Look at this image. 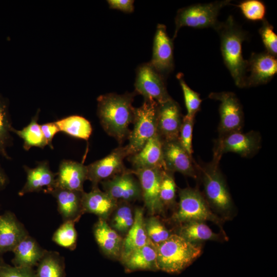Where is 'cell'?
<instances>
[{"label":"cell","mask_w":277,"mask_h":277,"mask_svg":"<svg viewBox=\"0 0 277 277\" xmlns=\"http://www.w3.org/2000/svg\"><path fill=\"white\" fill-rule=\"evenodd\" d=\"M245 87L269 82L277 73V60L268 53H253L247 60Z\"/></svg>","instance_id":"15"},{"label":"cell","mask_w":277,"mask_h":277,"mask_svg":"<svg viewBox=\"0 0 277 277\" xmlns=\"http://www.w3.org/2000/svg\"><path fill=\"white\" fill-rule=\"evenodd\" d=\"M126 270H159L156 247L151 241L132 252L123 261Z\"/></svg>","instance_id":"27"},{"label":"cell","mask_w":277,"mask_h":277,"mask_svg":"<svg viewBox=\"0 0 277 277\" xmlns=\"http://www.w3.org/2000/svg\"><path fill=\"white\" fill-rule=\"evenodd\" d=\"M261 147V136L259 132L247 133L238 131L220 136L214 143L213 161L219 163L225 153L233 152L242 157H250Z\"/></svg>","instance_id":"8"},{"label":"cell","mask_w":277,"mask_h":277,"mask_svg":"<svg viewBox=\"0 0 277 277\" xmlns=\"http://www.w3.org/2000/svg\"><path fill=\"white\" fill-rule=\"evenodd\" d=\"M134 175L132 170L126 169L101 183L104 191L114 200L129 202L142 197L140 184Z\"/></svg>","instance_id":"14"},{"label":"cell","mask_w":277,"mask_h":277,"mask_svg":"<svg viewBox=\"0 0 277 277\" xmlns=\"http://www.w3.org/2000/svg\"><path fill=\"white\" fill-rule=\"evenodd\" d=\"M159 104L153 100H145L143 105L135 108L133 128L125 146L129 156L138 152L157 133Z\"/></svg>","instance_id":"6"},{"label":"cell","mask_w":277,"mask_h":277,"mask_svg":"<svg viewBox=\"0 0 277 277\" xmlns=\"http://www.w3.org/2000/svg\"><path fill=\"white\" fill-rule=\"evenodd\" d=\"M183 76L182 73H179L176 77L183 91L187 109L186 115L190 117H195V114L201 109L202 100L200 98V94L187 85Z\"/></svg>","instance_id":"37"},{"label":"cell","mask_w":277,"mask_h":277,"mask_svg":"<svg viewBox=\"0 0 277 277\" xmlns=\"http://www.w3.org/2000/svg\"><path fill=\"white\" fill-rule=\"evenodd\" d=\"M109 7L127 13L134 10V1L132 0H109L107 1Z\"/></svg>","instance_id":"43"},{"label":"cell","mask_w":277,"mask_h":277,"mask_svg":"<svg viewBox=\"0 0 277 277\" xmlns=\"http://www.w3.org/2000/svg\"><path fill=\"white\" fill-rule=\"evenodd\" d=\"M28 233L11 212L0 215V252L12 251Z\"/></svg>","instance_id":"24"},{"label":"cell","mask_w":277,"mask_h":277,"mask_svg":"<svg viewBox=\"0 0 277 277\" xmlns=\"http://www.w3.org/2000/svg\"><path fill=\"white\" fill-rule=\"evenodd\" d=\"M159 168H144L132 170L138 179L142 191V197L148 211L151 215L163 213L164 207L160 196L163 171Z\"/></svg>","instance_id":"11"},{"label":"cell","mask_w":277,"mask_h":277,"mask_svg":"<svg viewBox=\"0 0 277 277\" xmlns=\"http://www.w3.org/2000/svg\"><path fill=\"white\" fill-rule=\"evenodd\" d=\"M60 131L75 138L88 140L92 131L89 121L78 115H71L54 122Z\"/></svg>","instance_id":"29"},{"label":"cell","mask_w":277,"mask_h":277,"mask_svg":"<svg viewBox=\"0 0 277 277\" xmlns=\"http://www.w3.org/2000/svg\"><path fill=\"white\" fill-rule=\"evenodd\" d=\"M163 157L166 170L197 179L196 162L181 144L179 138L163 141Z\"/></svg>","instance_id":"13"},{"label":"cell","mask_w":277,"mask_h":277,"mask_svg":"<svg viewBox=\"0 0 277 277\" xmlns=\"http://www.w3.org/2000/svg\"><path fill=\"white\" fill-rule=\"evenodd\" d=\"M238 7L248 20L256 21L265 19L266 12V6L259 0H247L241 2Z\"/></svg>","instance_id":"38"},{"label":"cell","mask_w":277,"mask_h":277,"mask_svg":"<svg viewBox=\"0 0 277 277\" xmlns=\"http://www.w3.org/2000/svg\"><path fill=\"white\" fill-rule=\"evenodd\" d=\"M194 122V117L186 115L183 116L179 136L181 144L191 156L193 153L192 141Z\"/></svg>","instance_id":"40"},{"label":"cell","mask_w":277,"mask_h":277,"mask_svg":"<svg viewBox=\"0 0 277 277\" xmlns=\"http://www.w3.org/2000/svg\"><path fill=\"white\" fill-rule=\"evenodd\" d=\"M128 156L125 146H120L106 156L86 166L87 180L91 181L92 187L125 171L124 160Z\"/></svg>","instance_id":"12"},{"label":"cell","mask_w":277,"mask_h":277,"mask_svg":"<svg viewBox=\"0 0 277 277\" xmlns=\"http://www.w3.org/2000/svg\"><path fill=\"white\" fill-rule=\"evenodd\" d=\"M75 221H67L57 229L52 236V241L58 245L73 250L76 245L77 232L74 227Z\"/></svg>","instance_id":"33"},{"label":"cell","mask_w":277,"mask_h":277,"mask_svg":"<svg viewBox=\"0 0 277 277\" xmlns=\"http://www.w3.org/2000/svg\"><path fill=\"white\" fill-rule=\"evenodd\" d=\"M134 222V216L128 202H121L116 207L111 222V227L117 232H127Z\"/></svg>","instance_id":"34"},{"label":"cell","mask_w":277,"mask_h":277,"mask_svg":"<svg viewBox=\"0 0 277 277\" xmlns=\"http://www.w3.org/2000/svg\"><path fill=\"white\" fill-rule=\"evenodd\" d=\"M164 77L173 69V44L164 25L158 24L154 35L152 59L149 63Z\"/></svg>","instance_id":"16"},{"label":"cell","mask_w":277,"mask_h":277,"mask_svg":"<svg viewBox=\"0 0 277 277\" xmlns=\"http://www.w3.org/2000/svg\"><path fill=\"white\" fill-rule=\"evenodd\" d=\"M143 209L137 208L134 211V222L123 241L120 256L123 261L132 252L147 244L149 240L145 227Z\"/></svg>","instance_id":"25"},{"label":"cell","mask_w":277,"mask_h":277,"mask_svg":"<svg viewBox=\"0 0 277 277\" xmlns=\"http://www.w3.org/2000/svg\"><path fill=\"white\" fill-rule=\"evenodd\" d=\"M176 186L173 173L164 169L160 187V196L164 208L175 204Z\"/></svg>","instance_id":"36"},{"label":"cell","mask_w":277,"mask_h":277,"mask_svg":"<svg viewBox=\"0 0 277 277\" xmlns=\"http://www.w3.org/2000/svg\"><path fill=\"white\" fill-rule=\"evenodd\" d=\"M12 127L7 102L0 94V155L8 160L11 157L7 150L12 143Z\"/></svg>","instance_id":"32"},{"label":"cell","mask_w":277,"mask_h":277,"mask_svg":"<svg viewBox=\"0 0 277 277\" xmlns=\"http://www.w3.org/2000/svg\"><path fill=\"white\" fill-rule=\"evenodd\" d=\"M180 225L177 234L191 243L222 240V235L213 232L204 222L191 221Z\"/></svg>","instance_id":"28"},{"label":"cell","mask_w":277,"mask_h":277,"mask_svg":"<svg viewBox=\"0 0 277 277\" xmlns=\"http://www.w3.org/2000/svg\"><path fill=\"white\" fill-rule=\"evenodd\" d=\"M133 170L159 168L165 169L163 157V141L157 133L137 152L128 156Z\"/></svg>","instance_id":"19"},{"label":"cell","mask_w":277,"mask_h":277,"mask_svg":"<svg viewBox=\"0 0 277 277\" xmlns=\"http://www.w3.org/2000/svg\"><path fill=\"white\" fill-rule=\"evenodd\" d=\"M182 120L180 106L172 98L159 104L157 133L162 141L179 138Z\"/></svg>","instance_id":"17"},{"label":"cell","mask_w":277,"mask_h":277,"mask_svg":"<svg viewBox=\"0 0 277 277\" xmlns=\"http://www.w3.org/2000/svg\"><path fill=\"white\" fill-rule=\"evenodd\" d=\"M0 277H36L31 268L11 266L0 263Z\"/></svg>","instance_id":"41"},{"label":"cell","mask_w":277,"mask_h":277,"mask_svg":"<svg viewBox=\"0 0 277 277\" xmlns=\"http://www.w3.org/2000/svg\"><path fill=\"white\" fill-rule=\"evenodd\" d=\"M86 166L71 160H63L56 178V186L83 192V184L87 180Z\"/></svg>","instance_id":"20"},{"label":"cell","mask_w":277,"mask_h":277,"mask_svg":"<svg viewBox=\"0 0 277 277\" xmlns=\"http://www.w3.org/2000/svg\"><path fill=\"white\" fill-rule=\"evenodd\" d=\"M40 126L47 145H48L50 148L53 149L52 144V139L55 134L60 131L58 127L55 122L40 125Z\"/></svg>","instance_id":"42"},{"label":"cell","mask_w":277,"mask_h":277,"mask_svg":"<svg viewBox=\"0 0 277 277\" xmlns=\"http://www.w3.org/2000/svg\"><path fill=\"white\" fill-rule=\"evenodd\" d=\"M259 33L266 48V52L276 56L277 35L273 31V27L266 19L263 20Z\"/></svg>","instance_id":"39"},{"label":"cell","mask_w":277,"mask_h":277,"mask_svg":"<svg viewBox=\"0 0 277 277\" xmlns=\"http://www.w3.org/2000/svg\"><path fill=\"white\" fill-rule=\"evenodd\" d=\"M209 98L220 102V123L217 131L219 137L232 132L242 131L244 126V113L242 105L231 92H212Z\"/></svg>","instance_id":"9"},{"label":"cell","mask_w":277,"mask_h":277,"mask_svg":"<svg viewBox=\"0 0 277 277\" xmlns=\"http://www.w3.org/2000/svg\"><path fill=\"white\" fill-rule=\"evenodd\" d=\"M230 3V0L215 1L196 4L179 9L175 18L173 39L183 27L194 28L212 27L215 30L220 23L217 19L220 10Z\"/></svg>","instance_id":"7"},{"label":"cell","mask_w":277,"mask_h":277,"mask_svg":"<svg viewBox=\"0 0 277 277\" xmlns=\"http://www.w3.org/2000/svg\"><path fill=\"white\" fill-rule=\"evenodd\" d=\"M195 164L197 178L203 187L202 194L210 209L222 218L230 219L234 213V204L219 163L212 160Z\"/></svg>","instance_id":"3"},{"label":"cell","mask_w":277,"mask_h":277,"mask_svg":"<svg viewBox=\"0 0 277 277\" xmlns=\"http://www.w3.org/2000/svg\"><path fill=\"white\" fill-rule=\"evenodd\" d=\"M220 36L221 50L225 66L235 85L245 87L247 60L242 54L243 42L247 38L246 32L239 26L232 16L220 22L215 29Z\"/></svg>","instance_id":"2"},{"label":"cell","mask_w":277,"mask_h":277,"mask_svg":"<svg viewBox=\"0 0 277 277\" xmlns=\"http://www.w3.org/2000/svg\"><path fill=\"white\" fill-rule=\"evenodd\" d=\"M134 94L107 93L97 98V114L105 131L120 143L128 138L130 124L135 109L132 105Z\"/></svg>","instance_id":"1"},{"label":"cell","mask_w":277,"mask_h":277,"mask_svg":"<svg viewBox=\"0 0 277 277\" xmlns=\"http://www.w3.org/2000/svg\"><path fill=\"white\" fill-rule=\"evenodd\" d=\"M83 192L55 186L49 193L55 198L58 211L64 222L77 221L81 215L84 213L81 202Z\"/></svg>","instance_id":"22"},{"label":"cell","mask_w":277,"mask_h":277,"mask_svg":"<svg viewBox=\"0 0 277 277\" xmlns=\"http://www.w3.org/2000/svg\"><path fill=\"white\" fill-rule=\"evenodd\" d=\"M159 270L170 273H180L189 266L202 251V243H192L177 234L156 245Z\"/></svg>","instance_id":"4"},{"label":"cell","mask_w":277,"mask_h":277,"mask_svg":"<svg viewBox=\"0 0 277 277\" xmlns=\"http://www.w3.org/2000/svg\"><path fill=\"white\" fill-rule=\"evenodd\" d=\"M24 168L27 174V179L18 192L19 195L40 191L49 193L56 186L57 173L51 171L47 161L38 162L33 168L27 166H24Z\"/></svg>","instance_id":"18"},{"label":"cell","mask_w":277,"mask_h":277,"mask_svg":"<svg viewBox=\"0 0 277 277\" xmlns=\"http://www.w3.org/2000/svg\"><path fill=\"white\" fill-rule=\"evenodd\" d=\"M178 207L172 216L177 224L191 221H211L222 227V219L213 213L202 193L197 188L180 189Z\"/></svg>","instance_id":"5"},{"label":"cell","mask_w":277,"mask_h":277,"mask_svg":"<svg viewBox=\"0 0 277 277\" xmlns=\"http://www.w3.org/2000/svg\"><path fill=\"white\" fill-rule=\"evenodd\" d=\"M134 86L136 91L145 100H153L159 104L172 98L167 90L164 77L149 63L137 68Z\"/></svg>","instance_id":"10"},{"label":"cell","mask_w":277,"mask_h":277,"mask_svg":"<svg viewBox=\"0 0 277 277\" xmlns=\"http://www.w3.org/2000/svg\"><path fill=\"white\" fill-rule=\"evenodd\" d=\"M93 234L105 254L112 258L120 259L123 239L106 220L99 218L93 227Z\"/></svg>","instance_id":"23"},{"label":"cell","mask_w":277,"mask_h":277,"mask_svg":"<svg viewBox=\"0 0 277 277\" xmlns=\"http://www.w3.org/2000/svg\"><path fill=\"white\" fill-rule=\"evenodd\" d=\"M144 222L147 236L155 246L164 242L171 235L159 219L155 216L152 215Z\"/></svg>","instance_id":"35"},{"label":"cell","mask_w":277,"mask_h":277,"mask_svg":"<svg viewBox=\"0 0 277 277\" xmlns=\"http://www.w3.org/2000/svg\"><path fill=\"white\" fill-rule=\"evenodd\" d=\"M64 274L63 258L57 252L45 250L37 264L36 277H63Z\"/></svg>","instance_id":"30"},{"label":"cell","mask_w":277,"mask_h":277,"mask_svg":"<svg viewBox=\"0 0 277 277\" xmlns=\"http://www.w3.org/2000/svg\"><path fill=\"white\" fill-rule=\"evenodd\" d=\"M81 202L83 213H92L105 220L115 210L118 204L117 201L106 192L102 191L97 186L92 187L89 192L84 191Z\"/></svg>","instance_id":"21"},{"label":"cell","mask_w":277,"mask_h":277,"mask_svg":"<svg viewBox=\"0 0 277 277\" xmlns=\"http://www.w3.org/2000/svg\"><path fill=\"white\" fill-rule=\"evenodd\" d=\"M8 178L0 162V190L4 188L7 185Z\"/></svg>","instance_id":"44"},{"label":"cell","mask_w":277,"mask_h":277,"mask_svg":"<svg viewBox=\"0 0 277 277\" xmlns=\"http://www.w3.org/2000/svg\"><path fill=\"white\" fill-rule=\"evenodd\" d=\"M39 110L32 118L30 123L21 130L12 127L11 132L15 133L24 141L23 147L28 151L32 147L44 148L47 145L41 129L37 123Z\"/></svg>","instance_id":"31"},{"label":"cell","mask_w":277,"mask_h":277,"mask_svg":"<svg viewBox=\"0 0 277 277\" xmlns=\"http://www.w3.org/2000/svg\"><path fill=\"white\" fill-rule=\"evenodd\" d=\"M13 263L15 266L31 268L37 265L45 250L33 238L28 234L16 245Z\"/></svg>","instance_id":"26"}]
</instances>
